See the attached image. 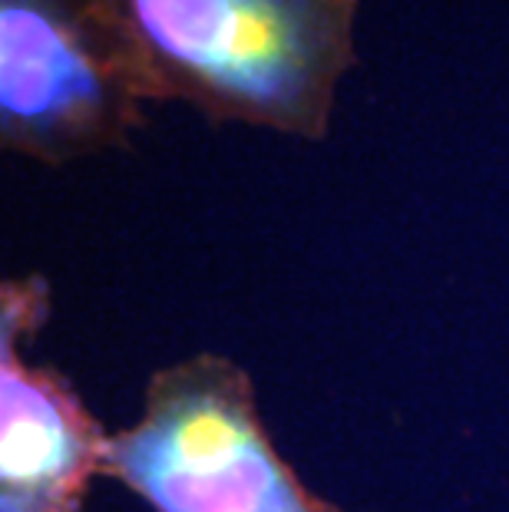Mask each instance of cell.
<instances>
[{"instance_id": "cell-2", "label": "cell", "mask_w": 509, "mask_h": 512, "mask_svg": "<svg viewBox=\"0 0 509 512\" xmlns=\"http://www.w3.org/2000/svg\"><path fill=\"white\" fill-rule=\"evenodd\" d=\"M103 473L156 512H341L281 460L252 377L222 354L156 370L143 417L110 433Z\"/></svg>"}, {"instance_id": "cell-3", "label": "cell", "mask_w": 509, "mask_h": 512, "mask_svg": "<svg viewBox=\"0 0 509 512\" xmlns=\"http://www.w3.org/2000/svg\"><path fill=\"white\" fill-rule=\"evenodd\" d=\"M156 103L119 0H0V143L43 166L123 146Z\"/></svg>"}, {"instance_id": "cell-4", "label": "cell", "mask_w": 509, "mask_h": 512, "mask_svg": "<svg viewBox=\"0 0 509 512\" xmlns=\"http://www.w3.org/2000/svg\"><path fill=\"white\" fill-rule=\"evenodd\" d=\"M47 314V281L0 288V512H80L106 470V433L57 370L24 361V337Z\"/></svg>"}, {"instance_id": "cell-1", "label": "cell", "mask_w": 509, "mask_h": 512, "mask_svg": "<svg viewBox=\"0 0 509 512\" xmlns=\"http://www.w3.org/2000/svg\"><path fill=\"white\" fill-rule=\"evenodd\" d=\"M153 96L219 123L328 136L338 83L357 63L361 0H119Z\"/></svg>"}]
</instances>
